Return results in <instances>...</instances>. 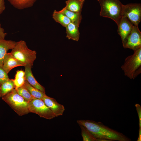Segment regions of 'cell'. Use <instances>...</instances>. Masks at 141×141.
Wrapping results in <instances>:
<instances>
[{
  "instance_id": "6da1fadb",
  "label": "cell",
  "mask_w": 141,
  "mask_h": 141,
  "mask_svg": "<svg viewBox=\"0 0 141 141\" xmlns=\"http://www.w3.org/2000/svg\"><path fill=\"white\" fill-rule=\"evenodd\" d=\"M79 125L86 127L97 139L109 140L111 141H131L130 138L123 133L112 129L100 122L89 120L77 121Z\"/></svg>"
},
{
  "instance_id": "7a4b0ae2",
  "label": "cell",
  "mask_w": 141,
  "mask_h": 141,
  "mask_svg": "<svg viewBox=\"0 0 141 141\" xmlns=\"http://www.w3.org/2000/svg\"><path fill=\"white\" fill-rule=\"evenodd\" d=\"M100 5L101 16L109 18L114 20L117 25L122 17L123 4L120 0H97Z\"/></svg>"
},
{
  "instance_id": "3957f363",
  "label": "cell",
  "mask_w": 141,
  "mask_h": 141,
  "mask_svg": "<svg viewBox=\"0 0 141 141\" xmlns=\"http://www.w3.org/2000/svg\"><path fill=\"white\" fill-rule=\"evenodd\" d=\"M10 53L25 66L28 65L32 67L36 58V52L29 49L26 42L23 40L16 42Z\"/></svg>"
},
{
  "instance_id": "277c9868",
  "label": "cell",
  "mask_w": 141,
  "mask_h": 141,
  "mask_svg": "<svg viewBox=\"0 0 141 141\" xmlns=\"http://www.w3.org/2000/svg\"><path fill=\"white\" fill-rule=\"evenodd\" d=\"M121 68L125 75L131 79H134L140 74L141 72V48L126 57Z\"/></svg>"
},
{
  "instance_id": "5b68a950",
  "label": "cell",
  "mask_w": 141,
  "mask_h": 141,
  "mask_svg": "<svg viewBox=\"0 0 141 141\" xmlns=\"http://www.w3.org/2000/svg\"><path fill=\"white\" fill-rule=\"evenodd\" d=\"M2 98L19 115L30 113L28 102L17 93L15 89Z\"/></svg>"
},
{
  "instance_id": "8992f818",
  "label": "cell",
  "mask_w": 141,
  "mask_h": 141,
  "mask_svg": "<svg viewBox=\"0 0 141 141\" xmlns=\"http://www.w3.org/2000/svg\"><path fill=\"white\" fill-rule=\"evenodd\" d=\"M28 108L30 113L37 114L40 117L50 120L56 117L41 99L34 98L28 102Z\"/></svg>"
},
{
  "instance_id": "52a82bcc",
  "label": "cell",
  "mask_w": 141,
  "mask_h": 141,
  "mask_svg": "<svg viewBox=\"0 0 141 141\" xmlns=\"http://www.w3.org/2000/svg\"><path fill=\"white\" fill-rule=\"evenodd\" d=\"M122 15L126 16L134 25L138 26L141 20V4L123 5Z\"/></svg>"
},
{
  "instance_id": "ba28073f",
  "label": "cell",
  "mask_w": 141,
  "mask_h": 141,
  "mask_svg": "<svg viewBox=\"0 0 141 141\" xmlns=\"http://www.w3.org/2000/svg\"><path fill=\"white\" fill-rule=\"evenodd\" d=\"M134 51L141 48V32L138 26L134 25L131 32L123 46Z\"/></svg>"
},
{
  "instance_id": "9c48e42d",
  "label": "cell",
  "mask_w": 141,
  "mask_h": 141,
  "mask_svg": "<svg viewBox=\"0 0 141 141\" xmlns=\"http://www.w3.org/2000/svg\"><path fill=\"white\" fill-rule=\"evenodd\" d=\"M134 25L125 16H122L118 25V32L120 36L123 46L130 34Z\"/></svg>"
},
{
  "instance_id": "30bf717a",
  "label": "cell",
  "mask_w": 141,
  "mask_h": 141,
  "mask_svg": "<svg viewBox=\"0 0 141 141\" xmlns=\"http://www.w3.org/2000/svg\"><path fill=\"white\" fill-rule=\"evenodd\" d=\"M41 99L51 110L56 117L63 115L65 110L64 107L62 105L59 103L55 99L46 95Z\"/></svg>"
},
{
  "instance_id": "8fae6325",
  "label": "cell",
  "mask_w": 141,
  "mask_h": 141,
  "mask_svg": "<svg viewBox=\"0 0 141 141\" xmlns=\"http://www.w3.org/2000/svg\"><path fill=\"white\" fill-rule=\"evenodd\" d=\"M25 66L24 64L16 59L10 53L6 54L3 61V67L8 74L15 67Z\"/></svg>"
},
{
  "instance_id": "7c38bea8",
  "label": "cell",
  "mask_w": 141,
  "mask_h": 141,
  "mask_svg": "<svg viewBox=\"0 0 141 141\" xmlns=\"http://www.w3.org/2000/svg\"><path fill=\"white\" fill-rule=\"evenodd\" d=\"M25 77L26 80L31 86L43 92H45L44 87L40 84L36 80L32 73L30 66L27 65L25 66Z\"/></svg>"
},
{
  "instance_id": "4fadbf2b",
  "label": "cell",
  "mask_w": 141,
  "mask_h": 141,
  "mask_svg": "<svg viewBox=\"0 0 141 141\" xmlns=\"http://www.w3.org/2000/svg\"><path fill=\"white\" fill-rule=\"evenodd\" d=\"M16 42L5 39L0 40V66L3 67L5 56L8 51L12 49L15 46Z\"/></svg>"
},
{
  "instance_id": "5bb4252c",
  "label": "cell",
  "mask_w": 141,
  "mask_h": 141,
  "mask_svg": "<svg viewBox=\"0 0 141 141\" xmlns=\"http://www.w3.org/2000/svg\"><path fill=\"white\" fill-rule=\"evenodd\" d=\"M79 25L71 22L66 27V37L69 39L78 41L79 38L80 33Z\"/></svg>"
},
{
  "instance_id": "9a60e30c",
  "label": "cell",
  "mask_w": 141,
  "mask_h": 141,
  "mask_svg": "<svg viewBox=\"0 0 141 141\" xmlns=\"http://www.w3.org/2000/svg\"><path fill=\"white\" fill-rule=\"evenodd\" d=\"M85 0H67L66 1V5L64 7L71 11L81 13Z\"/></svg>"
},
{
  "instance_id": "2e32d148",
  "label": "cell",
  "mask_w": 141,
  "mask_h": 141,
  "mask_svg": "<svg viewBox=\"0 0 141 141\" xmlns=\"http://www.w3.org/2000/svg\"><path fill=\"white\" fill-rule=\"evenodd\" d=\"M37 0H8L14 8L22 10L32 7Z\"/></svg>"
},
{
  "instance_id": "e0dca14e",
  "label": "cell",
  "mask_w": 141,
  "mask_h": 141,
  "mask_svg": "<svg viewBox=\"0 0 141 141\" xmlns=\"http://www.w3.org/2000/svg\"><path fill=\"white\" fill-rule=\"evenodd\" d=\"M60 11L68 18L71 22L80 25L82 19L81 13H77L72 12L67 9L64 7Z\"/></svg>"
},
{
  "instance_id": "ac0fdd59",
  "label": "cell",
  "mask_w": 141,
  "mask_h": 141,
  "mask_svg": "<svg viewBox=\"0 0 141 141\" xmlns=\"http://www.w3.org/2000/svg\"><path fill=\"white\" fill-rule=\"evenodd\" d=\"M52 17L56 22L65 27L71 22L68 18L60 11L55 10L52 14Z\"/></svg>"
},
{
  "instance_id": "d6986e66",
  "label": "cell",
  "mask_w": 141,
  "mask_h": 141,
  "mask_svg": "<svg viewBox=\"0 0 141 141\" xmlns=\"http://www.w3.org/2000/svg\"><path fill=\"white\" fill-rule=\"evenodd\" d=\"M0 85V97L2 98L15 88L12 79H10Z\"/></svg>"
},
{
  "instance_id": "ffe728a7",
  "label": "cell",
  "mask_w": 141,
  "mask_h": 141,
  "mask_svg": "<svg viewBox=\"0 0 141 141\" xmlns=\"http://www.w3.org/2000/svg\"><path fill=\"white\" fill-rule=\"evenodd\" d=\"M13 80L16 89L23 86L26 81L25 71L22 70H17L16 71L15 78Z\"/></svg>"
},
{
  "instance_id": "44dd1931",
  "label": "cell",
  "mask_w": 141,
  "mask_h": 141,
  "mask_svg": "<svg viewBox=\"0 0 141 141\" xmlns=\"http://www.w3.org/2000/svg\"><path fill=\"white\" fill-rule=\"evenodd\" d=\"M24 85L31 95L35 98L42 99L44 96L46 95L45 92L33 87L26 80Z\"/></svg>"
},
{
  "instance_id": "7402d4cb",
  "label": "cell",
  "mask_w": 141,
  "mask_h": 141,
  "mask_svg": "<svg viewBox=\"0 0 141 141\" xmlns=\"http://www.w3.org/2000/svg\"><path fill=\"white\" fill-rule=\"evenodd\" d=\"M15 89L17 93L28 102H29L35 98L31 95L24 84L23 86Z\"/></svg>"
},
{
  "instance_id": "603a6c76",
  "label": "cell",
  "mask_w": 141,
  "mask_h": 141,
  "mask_svg": "<svg viewBox=\"0 0 141 141\" xmlns=\"http://www.w3.org/2000/svg\"><path fill=\"white\" fill-rule=\"evenodd\" d=\"M81 130V135L83 141H97L91 132L85 127L79 125Z\"/></svg>"
},
{
  "instance_id": "cb8c5ba5",
  "label": "cell",
  "mask_w": 141,
  "mask_h": 141,
  "mask_svg": "<svg viewBox=\"0 0 141 141\" xmlns=\"http://www.w3.org/2000/svg\"><path fill=\"white\" fill-rule=\"evenodd\" d=\"M9 79L8 74L3 68V67L0 66V85Z\"/></svg>"
},
{
  "instance_id": "d4e9b609",
  "label": "cell",
  "mask_w": 141,
  "mask_h": 141,
  "mask_svg": "<svg viewBox=\"0 0 141 141\" xmlns=\"http://www.w3.org/2000/svg\"><path fill=\"white\" fill-rule=\"evenodd\" d=\"M136 109L138 114L139 120V134H141V107L140 105L138 104H136L135 105Z\"/></svg>"
},
{
  "instance_id": "484cf974",
  "label": "cell",
  "mask_w": 141,
  "mask_h": 141,
  "mask_svg": "<svg viewBox=\"0 0 141 141\" xmlns=\"http://www.w3.org/2000/svg\"><path fill=\"white\" fill-rule=\"evenodd\" d=\"M7 34L5 32L4 29L2 27L0 23V40L4 39Z\"/></svg>"
},
{
  "instance_id": "4316f807",
  "label": "cell",
  "mask_w": 141,
  "mask_h": 141,
  "mask_svg": "<svg viewBox=\"0 0 141 141\" xmlns=\"http://www.w3.org/2000/svg\"><path fill=\"white\" fill-rule=\"evenodd\" d=\"M5 8L4 0H0V14L5 10Z\"/></svg>"
}]
</instances>
